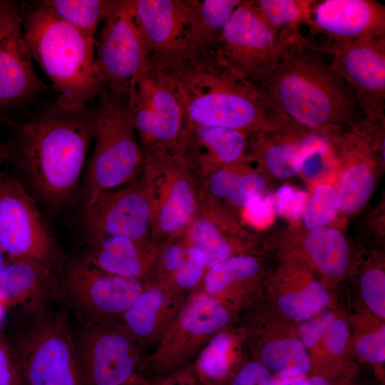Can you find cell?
Segmentation results:
<instances>
[{
  "mask_svg": "<svg viewBox=\"0 0 385 385\" xmlns=\"http://www.w3.org/2000/svg\"><path fill=\"white\" fill-rule=\"evenodd\" d=\"M217 46L197 51L175 62L151 63L173 83L184 120L250 135L275 130L287 123L290 118L265 89L230 67Z\"/></svg>",
  "mask_w": 385,
  "mask_h": 385,
  "instance_id": "obj_1",
  "label": "cell"
},
{
  "mask_svg": "<svg viewBox=\"0 0 385 385\" xmlns=\"http://www.w3.org/2000/svg\"><path fill=\"white\" fill-rule=\"evenodd\" d=\"M261 86L289 118L309 130H354L363 118L346 83L303 36L287 45Z\"/></svg>",
  "mask_w": 385,
  "mask_h": 385,
  "instance_id": "obj_2",
  "label": "cell"
},
{
  "mask_svg": "<svg viewBox=\"0 0 385 385\" xmlns=\"http://www.w3.org/2000/svg\"><path fill=\"white\" fill-rule=\"evenodd\" d=\"M18 130L8 160L14 159L48 202L65 201L77 187L93 138V111L54 106Z\"/></svg>",
  "mask_w": 385,
  "mask_h": 385,
  "instance_id": "obj_3",
  "label": "cell"
},
{
  "mask_svg": "<svg viewBox=\"0 0 385 385\" xmlns=\"http://www.w3.org/2000/svg\"><path fill=\"white\" fill-rule=\"evenodd\" d=\"M24 38L33 61L48 78L63 110L86 107L105 92L95 38L68 24L39 2L21 9Z\"/></svg>",
  "mask_w": 385,
  "mask_h": 385,
  "instance_id": "obj_4",
  "label": "cell"
},
{
  "mask_svg": "<svg viewBox=\"0 0 385 385\" xmlns=\"http://www.w3.org/2000/svg\"><path fill=\"white\" fill-rule=\"evenodd\" d=\"M93 111L95 148L86 175V202L141 173L144 155L128 101L105 91Z\"/></svg>",
  "mask_w": 385,
  "mask_h": 385,
  "instance_id": "obj_5",
  "label": "cell"
},
{
  "mask_svg": "<svg viewBox=\"0 0 385 385\" xmlns=\"http://www.w3.org/2000/svg\"><path fill=\"white\" fill-rule=\"evenodd\" d=\"M28 319L14 349L24 385H82L76 342L63 314L45 311Z\"/></svg>",
  "mask_w": 385,
  "mask_h": 385,
  "instance_id": "obj_6",
  "label": "cell"
},
{
  "mask_svg": "<svg viewBox=\"0 0 385 385\" xmlns=\"http://www.w3.org/2000/svg\"><path fill=\"white\" fill-rule=\"evenodd\" d=\"M142 173L151 199L150 236L166 242L183 235L197 207L198 184L172 150L144 155Z\"/></svg>",
  "mask_w": 385,
  "mask_h": 385,
  "instance_id": "obj_7",
  "label": "cell"
},
{
  "mask_svg": "<svg viewBox=\"0 0 385 385\" xmlns=\"http://www.w3.org/2000/svg\"><path fill=\"white\" fill-rule=\"evenodd\" d=\"M96 61L105 90L129 101L151 60L132 0L118 1L95 38Z\"/></svg>",
  "mask_w": 385,
  "mask_h": 385,
  "instance_id": "obj_8",
  "label": "cell"
},
{
  "mask_svg": "<svg viewBox=\"0 0 385 385\" xmlns=\"http://www.w3.org/2000/svg\"><path fill=\"white\" fill-rule=\"evenodd\" d=\"M143 155L172 150L180 133L184 114L173 83L149 63L128 101Z\"/></svg>",
  "mask_w": 385,
  "mask_h": 385,
  "instance_id": "obj_9",
  "label": "cell"
},
{
  "mask_svg": "<svg viewBox=\"0 0 385 385\" xmlns=\"http://www.w3.org/2000/svg\"><path fill=\"white\" fill-rule=\"evenodd\" d=\"M304 25L305 43L329 54L344 44L385 36V6L374 0H312Z\"/></svg>",
  "mask_w": 385,
  "mask_h": 385,
  "instance_id": "obj_10",
  "label": "cell"
},
{
  "mask_svg": "<svg viewBox=\"0 0 385 385\" xmlns=\"http://www.w3.org/2000/svg\"><path fill=\"white\" fill-rule=\"evenodd\" d=\"M294 40L284 41L277 37L242 1L225 26L217 48L230 67L261 86Z\"/></svg>",
  "mask_w": 385,
  "mask_h": 385,
  "instance_id": "obj_11",
  "label": "cell"
},
{
  "mask_svg": "<svg viewBox=\"0 0 385 385\" xmlns=\"http://www.w3.org/2000/svg\"><path fill=\"white\" fill-rule=\"evenodd\" d=\"M0 247L6 256L52 269L54 247L35 202L21 183L0 172Z\"/></svg>",
  "mask_w": 385,
  "mask_h": 385,
  "instance_id": "obj_12",
  "label": "cell"
},
{
  "mask_svg": "<svg viewBox=\"0 0 385 385\" xmlns=\"http://www.w3.org/2000/svg\"><path fill=\"white\" fill-rule=\"evenodd\" d=\"M32 61L24 38L19 6L12 1L1 0V116L11 119L8 114L18 111L47 89Z\"/></svg>",
  "mask_w": 385,
  "mask_h": 385,
  "instance_id": "obj_13",
  "label": "cell"
},
{
  "mask_svg": "<svg viewBox=\"0 0 385 385\" xmlns=\"http://www.w3.org/2000/svg\"><path fill=\"white\" fill-rule=\"evenodd\" d=\"M151 199L142 173L120 187L99 193L86 205L84 225L89 239L150 237Z\"/></svg>",
  "mask_w": 385,
  "mask_h": 385,
  "instance_id": "obj_14",
  "label": "cell"
},
{
  "mask_svg": "<svg viewBox=\"0 0 385 385\" xmlns=\"http://www.w3.org/2000/svg\"><path fill=\"white\" fill-rule=\"evenodd\" d=\"M123 327L87 321L76 342L82 385H124L133 376L136 355Z\"/></svg>",
  "mask_w": 385,
  "mask_h": 385,
  "instance_id": "obj_15",
  "label": "cell"
},
{
  "mask_svg": "<svg viewBox=\"0 0 385 385\" xmlns=\"http://www.w3.org/2000/svg\"><path fill=\"white\" fill-rule=\"evenodd\" d=\"M329 54L331 69L351 88L363 117H385V36L344 44Z\"/></svg>",
  "mask_w": 385,
  "mask_h": 385,
  "instance_id": "obj_16",
  "label": "cell"
},
{
  "mask_svg": "<svg viewBox=\"0 0 385 385\" xmlns=\"http://www.w3.org/2000/svg\"><path fill=\"white\" fill-rule=\"evenodd\" d=\"M66 286L86 320L102 324L107 316H122L143 291L140 279L109 273L84 258L68 267Z\"/></svg>",
  "mask_w": 385,
  "mask_h": 385,
  "instance_id": "obj_17",
  "label": "cell"
},
{
  "mask_svg": "<svg viewBox=\"0 0 385 385\" xmlns=\"http://www.w3.org/2000/svg\"><path fill=\"white\" fill-rule=\"evenodd\" d=\"M132 6L150 51V63L175 62L197 51L186 0H132Z\"/></svg>",
  "mask_w": 385,
  "mask_h": 385,
  "instance_id": "obj_18",
  "label": "cell"
},
{
  "mask_svg": "<svg viewBox=\"0 0 385 385\" xmlns=\"http://www.w3.org/2000/svg\"><path fill=\"white\" fill-rule=\"evenodd\" d=\"M249 136L237 130L183 120L172 151L184 161L199 185L215 170L245 160Z\"/></svg>",
  "mask_w": 385,
  "mask_h": 385,
  "instance_id": "obj_19",
  "label": "cell"
},
{
  "mask_svg": "<svg viewBox=\"0 0 385 385\" xmlns=\"http://www.w3.org/2000/svg\"><path fill=\"white\" fill-rule=\"evenodd\" d=\"M59 287L48 266L6 256L0 265V303L29 318L47 311Z\"/></svg>",
  "mask_w": 385,
  "mask_h": 385,
  "instance_id": "obj_20",
  "label": "cell"
},
{
  "mask_svg": "<svg viewBox=\"0 0 385 385\" xmlns=\"http://www.w3.org/2000/svg\"><path fill=\"white\" fill-rule=\"evenodd\" d=\"M247 233L220 203L199 190L195 215L183 237L203 253L207 268L232 256L233 243Z\"/></svg>",
  "mask_w": 385,
  "mask_h": 385,
  "instance_id": "obj_21",
  "label": "cell"
},
{
  "mask_svg": "<svg viewBox=\"0 0 385 385\" xmlns=\"http://www.w3.org/2000/svg\"><path fill=\"white\" fill-rule=\"evenodd\" d=\"M165 242L151 236L144 240L122 237L89 239L83 258L109 273L140 279L151 268Z\"/></svg>",
  "mask_w": 385,
  "mask_h": 385,
  "instance_id": "obj_22",
  "label": "cell"
},
{
  "mask_svg": "<svg viewBox=\"0 0 385 385\" xmlns=\"http://www.w3.org/2000/svg\"><path fill=\"white\" fill-rule=\"evenodd\" d=\"M199 188L227 210L243 212L252 198L267 194V183L262 171L246 159L215 170L200 183Z\"/></svg>",
  "mask_w": 385,
  "mask_h": 385,
  "instance_id": "obj_23",
  "label": "cell"
},
{
  "mask_svg": "<svg viewBox=\"0 0 385 385\" xmlns=\"http://www.w3.org/2000/svg\"><path fill=\"white\" fill-rule=\"evenodd\" d=\"M350 155L341 173L337 190L340 200V212L352 214L359 210L373 192L376 180L371 161L374 153L368 144L359 136L351 133Z\"/></svg>",
  "mask_w": 385,
  "mask_h": 385,
  "instance_id": "obj_24",
  "label": "cell"
},
{
  "mask_svg": "<svg viewBox=\"0 0 385 385\" xmlns=\"http://www.w3.org/2000/svg\"><path fill=\"white\" fill-rule=\"evenodd\" d=\"M241 0H186L195 50L217 46L223 30Z\"/></svg>",
  "mask_w": 385,
  "mask_h": 385,
  "instance_id": "obj_25",
  "label": "cell"
},
{
  "mask_svg": "<svg viewBox=\"0 0 385 385\" xmlns=\"http://www.w3.org/2000/svg\"><path fill=\"white\" fill-rule=\"evenodd\" d=\"M302 245L311 260L324 274L333 277L344 274L349 264V250L338 229L322 227L307 230Z\"/></svg>",
  "mask_w": 385,
  "mask_h": 385,
  "instance_id": "obj_26",
  "label": "cell"
},
{
  "mask_svg": "<svg viewBox=\"0 0 385 385\" xmlns=\"http://www.w3.org/2000/svg\"><path fill=\"white\" fill-rule=\"evenodd\" d=\"M309 0H249L250 9L279 39L289 41L302 37L300 26L304 24Z\"/></svg>",
  "mask_w": 385,
  "mask_h": 385,
  "instance_id": "obj_27",
  "label": "cell"
},
{
  "mask_svg": "<svg viewBox=\"0 0 385 385\" xmlns=\"http://www.w3.org/2000/svg\"><path fill=\"white\" fill-rule=\"evenodd\" d=\"M38 2L84 35L95 38L100 23L105 21L118 1L46 0Z\"/></svg>",
  "mask_w": 385,
  "mask_h": 385,
  "instance_id": "obj_28",
  "label": "cell"
},
{
  "mask_svg": "<svg viewBox=\"0 0 385 385\" xmlns=\"http://www.w3.org/2000/svg\"><path fill=\"white\" fill-rule=\"evenodd\" d=\"M262 364L277 376L304 375L310 369V360L304 344L295 338L270 341L264 346Z\"/></svg>",
  "mask_w": 385,
  "mask_h": 385,
  "instance_id": "obj_29",
  "label": "cell"
},
{
  "mask_svg": "<svg viewBox=\"0 0 385 385\" xmlns=\"http://www.w3.org/2000/svg\"><path fill=\"white\" fill-rule=\"evenodd\" d=\"M228 318L227 311L217 301L201 295L189 303L182 315L181 324L191 334L205 335L223 327Z\"/></svg>",
  "mask_w": 385,
  "mask_h": 385,
  "instance_id": "obj_30",
  "label": "cell"
},
{
  "mask_svg": "<svg viewBox=\"0 0 385 385\" xmlns=\"http://www.w3.org/2000/svg\"><path fill=\"white\" fill-rule=\"evenodd\" d=\"M260 269L257 260L250 255L230 256L208 268L205 284L208 293L224 291L232 283L255 277Z\"/></svg>",
  "mask_w": 385,
  "mask_h": 385,
  "instance_id": "obj_31",
  "label": "cell"
},
{
  "mask_svg": "<svg viewBox=\"0 0 385 385\" xmlns=\"http://www.w3.org/2000/svg\"><path fill=\"white\" fill-rule=\"evenodd\" d=\"M329 302V295L325 286L313 281L299 291L284 294L278 299V306L287 317L303 321L321 311Z\"/></svg>",
  "mask_w": 385,
  "mask_h": 385,
  "instance_id": "obj_32",
  "label": "cell"
},
{
  "mask_svg": "<svg viewBox=\"0 0 385 385\" xmlns=\"http://www.w3.org/2000/svg\"><path fill=\"white\" fill-rule=\"evenodd\" d=\"M164 302L161 290L143 291L135 302L122 315L123 327L138 337L149 335L155 325L158 311Z\"/></svg>",
  "mask_w": 385,
  "mask_h": 385,
  "instance_id": "obj_33",
  "label": "cell"
},
{
  "mask_svg": "<svg viewBox=\"0 0 385 385\" xmlns=\"http://www.w3.org/2000/svg\"><path fill=\"white\" fill-rule=\"evenodd\" d=\"M340 212V200L336 187L327 183L318 184L308 197L302 215L307 230L327 226Z\"/></svg>",
  "mask_w": 385,
  "mask_h": 385,
  "instance_id": "obj_34",
  "label": "cell"
},
{
  "mask_svg": "<svg viewBox=\"0 0 385 385\" xmlns=\"http://www.w3.org/2000/svg\"><path fill=\"white\" fill-rule=\"evenodd\" d=\"M230 345V338L225 333H220L211 340L197 362V370L203 378L210 381H218L227 375Z\"/></svg>",
  "mask_w": 385,
  "mask_h": 385,
  "instance_id": "obj_35",
  "label": "cell"
},
{
  "mask_svg": "<svg viewBox=\"0 0 385 385\" xmlns=\"http://www.w3.org/2000/svg\"><path fill=\"white\" fill-rule=\"evenodd\" d=\"M361 296L376 314L385 317V273L374 268L366 271L360 279Z\"/></svg>",
  "mask_w": 385,
  "mask_h": 385,
  "instance_id": "obj_36",
  "label": "cell"
},
{
  "mask_svg": "<svg viewBox=\"0 0 385 385\" xmlns=\"http://www.w3.org/2000/svg\"><path fill=\"white\" fill-rule=\"evenodd\" d=\"M205 268L203 253L195 247L187 245L185 257L173 275L180 287L189 289L200 282Z\"/></svg>",
  "mask_w": 385,
  "mask_h": 385,
  "instance_id": "obj_37",
  "label": "cell"
},
{
  "mask_svg": "<svg viewBox=\"0 0 385 385\" xmlns=\"http://www.w3.org/2000/svg\"><path fill=\"white\" fill-rule=\"evenodd\" d=\"M307 199V192L284 185L277 191L274 211L279 215L297 220L302 217Z\"/></svg>",
  "mask_w": 385,
  "mask_h": 385,
  "instance_id": "obj_38",
  "label": "cell"
},
{
  "mask_svg": "<svg viewBox=\"0 0 385 385\" xmlns=\"http://www.w3.org/2000/svg\"><path fill=\"white\" fill-rule=\"evenodd\" d=\"M0 385H24L16 354L10 343L1 335Z\"/></svg>",
  "mask_w": 385,
  "mask_h": 385,
  "instance_id": "obj_39",
  "label": "cell"
},
{
  "mask_svg": "<svg viewBox=\"0 0 385 385\" xmlns=\"http://www.w3.org/2000/svg\"><path fill=\"white\" fill-rule=\"evenodd\" d=\"M358 356L366 361L379 364L385 360V327L364 335L356 343Z\"/></svg>",
  "mask_w": 385,
  "mask_h": 385,
  "instance_id": "obj_40",
  "label": "cell"
},
{
  "mask_svg": "<svg viewBox=\"0 0 385 385\" xmlns=\"http://www.w3.org/2000/svg\"><path fill=\"white\" fill-rule=\"evenodd\" d=\"M275 195L267 193L262 197L252 198L243 210L247 220L257 227H265L274 220Z\"/></svg>",
  "mask_w": 385,
  "mask_h": 385,
  "instance_id": "obj_41",
  "label": "cell"
},
{
  "mask_svg": "<svg viewBox=\"0 0 385 385\" xmlns=\"http://www.w3.org/2000/svg\"><path fill=\"white\" fill-rule=\"evenodd\" d=\"M272 376L260 361H251L242 367L234 376L231 385H268Z\"/></svg>",
  "mask_w": 385,
  "mask_h": 385,
  "instance_id": "obj_42",
  "label": "cell"
},
{
  "mask_svg": "<svg viewBox=\"0 0 385 385\" xmlns=\"http://www.w3.org/2000/svg\"><path fill=\"white\" fill-rule=\"evenodd\" d=\"M324 337L326 339V346L329 351L333 354H341L349 338L346 323L342 319H333Z\"/></svg>",
  "mask_w": 385,
  "mask_h": 385,
  "instance_id": "obj_43",
  "label": "cell"
},
{
  "mask_svg": "<svg viewBox=\"0 0 385 385\" xmlns=\"http://www.w3.org/2000/svg\"><path fill=\"white\" fill-rule=\"evenodd\" d=\"M333 321L331 314H326L320 318L304 323L299 327L302 343L308 347L314 346L324 336V334Z\"/></svg>",
  "mask_w": 385,
  "mask_h": 385,
  "instance_id": "obj_44",
  "label": "cell"
},
{
  "mask_svg": "<svg viewBox=\"0 0 385 385\" xmlns=\"http://www.w3.org/2000/svg\"><path fill=\"white\" fill-rule=\"evenodd\" d=\"M307 379L302 376L271 377L268 385H307Z\"/></svg>",
  "mask_w": 385,
  "mask_h": 385,
  "instance_id": "obj_45",
  "label": "cell"
},
{
  "mask_svg": "<svg viewBox=\"0 0 385 385\" xmlns=\"http://www.w3.org/2000/svg\"><path fill=\"white\" fill-rule=\"evenodd\" d=\"M10 154V143L3 142L0 139V168L2 165L8 160ZM1 170H0L1 172Z\"/></svg>",
  "mask_w": 385,
  "mask_h": 385,
  "instance_id": "obj_46",
  "label": "cell"
},
{
  "mask_svg": "<svg viewBox=\"0 0 385 385\" xmlns=\"http://www.w3.org/2000/svg\"><path fill=\"white\" fill-rule=\"evenodd\" d=\"M307 385H330V384L325 378L315 376L307 379Z\"/></svg>",
  "mask_w": 385,
  "mask_h": 385,
  "instance_id": "obj_47",
  "label": "cell"
},
{
  "mask_svg": "<svg viewBox=\"0 0 385 385\" xmlns=\"http://www.w3.org/2000/svg\"><path fill=\"white\" fill-rule=\"evenodd\" d=\"M0 122L6 123V124H7V125L16 128V129H19L21 126V123H18V122H16L15 120L4 118V117H2L1 115H0Z\"/></svg>",
  "mask_w": 385,
  "mask_h": 385,
  "instance_id": "obj_48",
  "label": "cell"
},
{
  "mask_svg": "<svg viewBox=\"0 0 385 385\" xmlns=\"http://www.w3.org/2000/svg\"><path fill=\"white\" fill-rule=\"evenodd\" d=\"M5 307L0 303V324H1L4 316Z\"/></svg>",
  "mask_w": 385,
  "mask_h": 385,
  "instance_id": "obj_49",
  "label": "cell"
},
{
  "mask_svg": "<svg viewBox=\"0 0 385 385\" xmlns=\"http://www.w3.org/2000/svg\"><path fill=\"white\" fill-rule=\"evenodd\" d=\"M5 257H6V255L4 254V252L2 251V250L0 247V265L2 264Z\"/></svg>",
  "mask_w": 385,
  "mask_h": 385,
  "instance_id": "obj_50",
  "label": "cell"
},
{
  "mask_svg": "<svg viewBox=\"0 0 385 385\" xmlns=\"http://www.w3.org/2000/svg\"><path fill=\"white\" fill-rule=\"evenodd\" d=\"M127 384H124V385H126Z\"/></svg>",
  "mask_w": 385,
  "mask_h": 385,
  "instance_id": "obj_51",
  "label": "cell"
}]
</instances>
